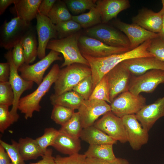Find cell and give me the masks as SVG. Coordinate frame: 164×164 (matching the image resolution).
I'll list each match as a JSON object with an SVG mask.
<instances>
[{"label": "cell", "instance_id": "obj_34", "mask_svg": "<svg viewBox=\"0 0 164 164\" xmlns=\"http://www.w3.org/2000/svg\"><path fill=\"white\" fill-rule=\"evenodd\" d=\"M69 11L78 14L90 10L96 6V0H64Z\"/></svg>", "mask_w": 164, "mask_h": 164}, {"label": "cell", "instance_id": "obj_14", "mask_svg": "<svg viewBox=\"0 0 164 164\" xmlns=\"http://www.w3.org/2000/svg\"><path fill=\"white\" fill-rule=\"evenodd\" d=\"M114 26L127 37L131 50L135 49L149 40L160 37L159 33L149 31L134 23L128 24L118 19L113 21Z\"/></svg>", "mask_w": 164, "mask_h": 164}, {"label": "cell", "instance_id": "obj_8", "mask_svg": "<svg viewBox=\"0 0 164 164\" xmlns=\"http://www.w3.org/2000/svg\"><path fill=\"white\" fill-rule=\"evenodd\" d=\"M4 57L10 66V74L9 81L14 92V101L10 112L15 122L17 121L19 118L17 111L20 97L25 91L32 88L34 82L25 80L19 75L18 70L12 60L11 50H8L5 54Z\"/></svg>", "mask_w": 164, "mask_h": 164}, {"label": "cell", "instance_id": "obj_6", "mask_svg": "<svg viewBox=\"0 0 164 164\" xmlns=\"http://www.w3.org/2000/svg\"><path fill=\"white\" fill-rule=\"evenodd\" d=\"M86 33L88 36L109 46L132 50L129 40L124 33L105 24H98L89 28L86 30Z\"/></svg>", "mask_w": 164, "mask_h": 164}, {"label": "cell", "instance_id": "obj_23", "mask_svg": "<svg viewBox=\"0 0 164 164\" xmlns=\"http://www.w3.org/2000/svg\"><path fill=\"white\" fill-rule=\"evenodd\" d=\"M52 146L60 153L69 155L78 153L81 148L79 138L60 132Z\"/></svg>", "mask_w": 164, "mask_h": 164}, {"label": "cell", "instance_id": "obj_47", "mask_svg": "<svg viewBox=\"0 0 164 164\" xmlns=\"http://www.w3.org/2000/svg\"><path fill=\"white\" fill-rule=\"evenodd\" d=\"M53 150L51 149H47L42 159L36 162H30V164H56L55 157L52 156Z\"/></svg>", "mask_w": 164, "mask_h": 164}, {"label": "cell", "instance_id": "obj_1", "mask_svg": "<svg viewBox=\"0 0 164 164\" xmlns=\"http://www.w3.org/2000/svg\"><path fill=\"white\" fill-rule=\"evenodd\" d=\"M151 40L144 42L137 48L121 53L96 58L83 54L88 62L91 71L93 91L103 77L120 63L128 59L154 56L147 50Z\"/></svg>", "mask_w": 164, "mask_h": 164}, {"label": "cell", "instance_id": "obj_10", "mask_svg": "<svg viewBox=\"0 0 164 164\" xmlns=\"http://www.w3.org/2000/svg\"><path fill=\"white\" fill-rule=\"evenodd\" d=\"M164 83V71L153 69L138 76L132 75L129 91L135 95L142 92H153L160 84Z\"/></svg>", "mask_w": 164, "mask_h": 164}, {"label": "cell", "instance_id": "obj_13", "mask_svg": "<svg viewBox=\"0 0 164 164\" xmlns=\"http://www.w3.org/2000/svg\"><path fill=\"white\" fill-rule=\"evenodd\" d=\"M93 125L121 143L128 142L125 128L121 118L111 111L103 115Z\"/></svg>", "mask_w": 164, "mask_h": 164}, {"label": "cell", "instance_id": "obj_35", "mask_svg": "<svg viewBox=\"0 0 164 164\" xmlns=\"http://www.w3.org/2000/svg\"><path fill=\"white\" fill-rule=\"evenodd\" d=\"M55 26L59 39L77 33L82 28L78 23L72 19L58 23Z\"/></svg>", "mask_w": 164, "mask_h": 164}, {"label": "cell", "instance_id": "obj_41", "mask_svg": "<svg viewBox=\"0 0 164 164\" xmlns=\"http://www.w3.org/2000/svg\"><path fill=\"white\" fill-rule=\"evenodd\" d=\"M86 159L84 154L77 153L67 157L57 155L55 160L56 164H87Z\"/></svg>", "mask_w": 164, "mask_h": 164}, {"label": "cell", "instance_id": "obj_26", "mask_svg": "<svg viewBox=\"0 0 164 164\" xmlns=\"http://www.w3.org/2000/svg\"><path fill=\"white\" fill-rule=\"evenodd\" d=\"M84 100L82 96L73 90L58 95L52 94L50 97V100L53 106L61 105L74 110H78Z\"/></svg>", "mask_w": 164, "mask_h": 164}, {"label": "cell", "instance_id": "obj_32", "mask_svg": "<svg viewBox=\"0 0 164 164\" xmlns=\"http://www.w3.org/2000/svg\"><path fill=\"white\" fill-rule=\"evenodd\" d=\"M74 110L59 105H53L51 119L56 124L63 126L71 119Z\"/></svg>", "mask_w": 164, "mask_h": 164}, {"label": "cell", "instance_id": "obj_50", "mask_svg": "<svg viewBox=\"0 0 164 164\" xmlns=\"http://www.w3.org/2000/svg\"><path fill=\"white\" fill-rule=\"evenodd\" d=\"M160 37L164 39V14L162 15V22L159 33Z\"/></svg>", "mask_w": 164, "mask_h": 164}, {"label": "cell", "instance_id": "obj_11", "mask_svg": "<svg viewBox=\"0 0 164 164\" xmlns=\"http://www.w3.org/2000/svg\"><path fill=\"white\" fill-rule=\"evenodd\" d=\"M78 46L82 54L100 58L121 53L130 50L129 49L113 47L88 36H80Z\"/></svg>", "mask_w": 164, "mask_h": 164}, {"label": "cell", "instance_id": "obj_21", "mask_svg": "<svg viewBox=\"0 0 164 164\" xmlns=\"http://www.w3.org/2000/svg\"><path fill=\"white\" fill-rule=\"evenodd\" d=\"M162 15L146 8L140 10L132 19V23L136 24L152 32L159 33L162 26Z\"/></svg>", "mask_w": 164, "mask_h": 164}, {"label": "cell", "instance_id": "obj_33", "mask_svg": "<svg viewBox=\"0 0 164 164\" xmlns=\"http://www.w3.org/2000/svg\"><path fill=\"white\" fill-rule=\"evenodd\" d=\"M88 99L102 100L111 104L109 87L106 75L94 88Z\"/></svg>", "mask_w": 164, "mask_h": 164}, {"label": "cell", "instance_id": "obj_28", "mask_svg": "<svg viewBox=\"0 0 164 164\" xmlns=\"http://www.w3.org/2000/svg\"><path fill=\"white\" fill-rule=\"evenodd\" d=\"M113 144L90 145L84 154L87 158L112 161L116 158L113 151Z\"/></svg>", "mask_w": 164, "mask_h": 164}, {"label": "cell", "instance_id": "obj_9", "mask_svg": "<svg viewBox=\"0 0 164 164\" xmlns=\"http://www.w3.org/2000/svg\"><path fill=\"white\" fill-rule=\"evenodd\" d=\"M60 53L51 50L44 58L32 65L24 63L18 69L20 76L25 80L36 83L38 86L44 78V73L47 69L55 61L62 60Z\"/></svg>", "mask_w": 164, "mask_h": 164}, {"label": "cell", "instance_id": "obj_15", "mask_svg": "<svg viewBox=\"0 0 164 164\" xmlns=\"http://www.w3.org/2000/svg\"><path fill=\"white\" fill-rule=\"evenodd\" d=\"M126 132L128 142L134 150H138L148 142V132L138 120L135 114L121 118Z\"/></svg>", "mask_w": 164, "mask_h": 164}, {"label": "cell", "instance_id": "obj_24", "mask_svg": "<svg viewBox=\"0 0 164 164\" xmlns=\"http://www.w3.org/2000/svg\"><path fill=\"white\" fill-rule=\"evenodd\" d=\"M80 138L90 145H113L117 141L94 125L84 128Z\"/></svg>", "mask_w": 164, "mask_h": 164}, {"label": "cell", "instance_id": "obj_43", "mask_svg": "<svg viewBox=\"0 0 164 164\" xmlns=\"http://www.w3.org/2000/svg\"><path fill=\"white\" fill-rule=\"evenodd\" d=\"M12 51V60L18 70L21 66L25 63L23 50L21 42L13 47Z\"/></svg>", "mask_w": 164, "mask_h": 164}, {"label": "cell", "instance_id": "obj_48", "mask_svg": "<svg viewBox=\"0 0 164 164\" xmlns=\"http://www.w3.org/2000/svg\"><path fill=\"white\" fill-rule=\"evenodd\" d=\"M0 164H12L11 160L3 147L0 145Z\"/></svg>", "mask_w": 164, "mask_h": 164}, {"label": "cell", "instance_id": "obj_45", "mask_svg": "<svg viewBox=\"0 0 164 164\" xmlns=\"http://www.w3.org/2000/svg\"><path fill=\"white\" fill-rule=\"evenodd\" d=\"M56 0H42L39 6L38 13L47 16Z\"/></svg>", "mask_w": 164, "mask_h": 164}, {"label": "cell", "instance_id": "obj_17", "mask_svg": "<svg viewBox=\"0 0 164 164\" xmlns=\"http://www.w3.org/2000/svg\"><path fill=\"white\" fill-rule=\"evenodd\" d=\"M36 19V30L38 36L37 56L41 60L46 56V50L49 42L52 39L58 38L55 25L46 16L39 13Z\"/></svg>", "mask_w": 164, "mask_h": 164}, {"label": "cell", "instance_id": "obj_19", "mask_svg": "<svg viewBox=\"0 0 164 164\" xmlns=\"http://www.w3.org/2000/svg\"><path fill=\"white\" fill-rule=\"evenodd\" d=\"M132 75L138 76L153 69L164 71V62L154 56L131 59L122 62Z\"/></svg>", "mask_w": 164, "mask_h": 164}, {"label": "cell", "instance_id": "obj_22", "mask_svg": "<svg viewBox=\"0 0 164 164\" xmlns=\"http://www.w3.org/2000/svg\"><path fill=\"white\" fill-rule=\"evenodd\" d=\"M42 0H17L10 12L24 20L28 22L36 18L38 9Z\"/></svg>", "mask_w": 164, "mask_h": 164}, {"label": "cell", "instance_id": "obj_7", "mask_svg": "<svg viewBox=\"0 0 164 164\" xmlns=\"http://www.w3.org/2000/svg\"><path fill=\"white\" fill-rule=\"evenodd\" d=\"M110 104L111 111L121 118L136 114L146 105V99L140 94L135 95L128 91L119 94Z\"/></svg>", "mask_w": 164, "mask_h": 164}, {"label": "cell", "instance_id": "obj_51", "mask_svg": "<svg viewBox=\"0 0 164 164\" xmlns=\"http://www.w3.org/2000/svg\"><path fill=\"white\" fill-rule=\"evenodd\" d=\"M158 12L162 15L163 14H164V8H162V9L159 12Z\"/></svg>", "mask_w": 164, "mask_h": 164}, {"label": "cell", "instance_id": "obj_5", "mask_svg": "<svg viewBox=\"0 0 164 164\" xmlns=\"http://www.w3.org/2000/svg\"><path fill=\"white\" fill-rule=\"evenodd\" d=\"M32 25L18 16L7 22L5 20L0 28V46L8 50L20 43Z\"/></svg>", "mask_w": 164, "mask_h": 164}, {"label": "cell", "instance_id": "obj_49", "mask_svg": "<svg viewBox=\"0 0 164 164\" xmlns=\"http://www.w3.org/2000/svg\"><path fill=\"white\" fill-rule=\"evenodd\" d=\"M17 0H0V15H2L7 8L12 4H14Z\"/></svg>", "mask_w": 164, "mask_h": 164}, {"label": "cell", "instance_id": "obj_44", "mask_svg": "<svg viewBox=\"0 0 164 164\" xmlns=\"http://www.w3.org/2000/svg\"><path fill=\"white\" fill-rule=\"evenodd\" d=\"M86 162L87 164H129L128 161L127 159L120 158H117L112 161L87 158Z\"/></svg>", "mask_w": 164, "mask_h": 164}, {"label": "cell", "instance_id": "obj_37", "mask_svg": "<svg viewBox=\"0 0 164 164\" xmlns=\"http://www.w3.org/2000/svg\"><path fill=\"white\" fill-rule=\"evenodd\" d=\"M12 144H10L0 140V145L5 149L9 156L12 164H26L19 151L18 143L15 140L11 141Z\"/></svg>", "mask_w": 164, "mask_h": 164}, {"label": "cell", "instance_id": "obj_36", "mask_svg": "<svg viewBox=\"0 0 164 164\" xmlns=\"http://www.w3.org/2000/svg\"><path fill=\"white\" fill-rule=\"evenodd\" d=\"M59 133V130L53 128H46L44 129L43 135L36 139L44 153L48 146H52Z\"/></svg>", "mask_w": 164, "mask_h": 164}, {"label": "cell", "instance_id": "obj_18", "mask_svg": "<svg viewBox=\"0 0 164 164\" xmlns=\"http://www.w3.org/2000/svg\"><path fill=\"white\" fill-rule=\"evenodd\" d=\"M135 115L142 127L149 132L157 120L164 117V96L146 105Z\"/></svg>", "mask_w": 164, "mask_h": 164}, {"label": "cell", "instance_id": "obj_42", "mask_svg": "<svg viewBox=\"0 0 164 164\" xmlns=\"http://www.w3.org/2000/svg\"><path fill=\"white\" fill-rule=\"evenodd\" d=\"M9 106L0 105V132L3 133L15 121L12 116Z\"/></svg>", "mask_w": 164, "mask_h": 164}, {"label": "cell", "instance_id": "obj_40", "mask_svg": "<svg viewBox=\"0 0 164 164\" xmlns=\"http://www.w3.org/2000/svg\"><path fill=\"white\" fill-rule=\"evenodd\" d=\"M147 50L158 60L164 62V39L160 37L151 40Z\"/></svg>", "mask_w": 164, "mask_h": 164}, {"label": "cell", "instance_id": "obj_38", "mask_svg": "<svg viewBox=\"0 0 164 164\" xmlns=\"http://www.w3.org/2000/svg\"><path fill=\"white\" fill-rule=\"evenodd\" d=\"M93 81L91 74L84 78L72 90L76 92L84 100L88 99L93 91Z\"/></svg>", "mask_w": 164, "mask_h": 164}, {"label": "cell", "instance_id": "obj_3", "mask_svg": "<svg viewBox=\"0 0 164 164\" xmlns=\"http://www.w3.org/2000/svg\"><path fill=\"white\" fill-rule=\"evenodd\" d=\"M80 36L76 33L64 38L50 40L49 42L46 49L61 53L63 56L64 62L61 67L75 63L89 66L88 62L79 49L78 40Z\"/></svg>", "mask_w": 164, "mask_h": 164}, {"label": "cell", "instance_id": "obj_16", "mask_svg": "<svg viewBox=\"0 0 164 164\" xmlns=\"http://www.w3.org/2000/svg\"><path fill=\"white\" fill-rule=\"evenodd\" d=\"M78 112L83 128L93 125L101 116L111 111L110 105L106 102L97 100H84Z\"/></svg>", "mask_w": 164, "mask_h": 164}, {"label": "cell", "instance_id": "obj_20", "mask_svg": "<svg viewBox=\"0 0 164 164\" xmlns=\"http://www.w3.org/2000/svg\"><path fill=\"white\" fill-rule=\"evenodd\" d=\"M96 8L100 14L101 22L106 24L121 11L130 6L128 0H98L96 2Z\"/></svg>", "mask_w": 164, "mask_h": 164}, {"label": "cell", "instance_id": "obj_31", "mask_svg": "<svg viewBox=\"0 0 164 164\" xmlns=\"http://www.w3.org/2000/svg\"><path fill=\"white\" fill-rule=\"evenodd\" d=\"M78 112H75L70 120L61 126L59 131L72 137L79 138L83 129Z\"/></svg>", "mask_w": 164, "mask_h": 164}, {"label": "cell", "instance_id": "obj_39", "mask_svg": "<svg viewBox=\"0 0 164 164\" xmlns=\"http://www.w3.org/2000/svg\"><path fill=\"white\" fill-rule=\"evenodd\" d=\"M14 94L9 81L0 82V105H12Z\"/></svg>", "mask_w": 164, "mask_h": 164}, {"label": "cell", "instance_id": "obj_52", "mask_svg": "<svg viewBox=\"0 0 164 164\" xmlns=\"http://www.w3.org/2000/svg\"><path fill=\"white\" fill-rule=\"evenodd\" d=\"M162 3V8H164V0H162L161 1Z\"/></svg>", "mask_w": 164, "mask_h": 164}, {"label": "cell", "instance_id": "obj_2", "mask_svg": "<svg viewBox=\"0 0 164 164\" xmlns=\"http://www.w3.org/2000/svg\"><path fill=\"white\" fill-rule=\"evenodd\" d=\"M60 70L59 65L54 64L37 88L32 93L21 98L18 109L24 114L26 119L31 118L34 111H40V102L56 81Z\"/></svg>", "mask_w": 164, "mask_h": 164}, {"label": "cell", "instance_id": "obj_29", "mask_svg": "<svg viewBox=\"0 0 164 164\" xmlns=\"http://www.w3.org/2000/svg\"><path fill=\"white\" fill-rule=\"evenodd\" d=\"M72 16L64 2L56 0L47 16L56 25L72 19Z\"/></svg>", "mask_w": 164, "mask_h": 164}, {"label": "cell", "instance_id": "obj_27", "mask_svg": "<svg viewBox=\"0 0 164 164\" xmlns=\"http://www.w3.org/2000/svg\"><path fill=\"white\" fill-rule=\"evenodd\" d=\"M18 143L20 154L24 161L36 159L45 153L36 140L32 138H20Z\"/></svg>", "mask_w": 164, "mask_h": 164}, {"label": "cell", "instance_id": "obj_4", "mask_svg": "<svg viewBox=\"0 0 164 164\" xmlns=\"http://www.w3.org/2000/svg\"><path fill=\"white\" fill-rule=\"evenodd\" d=\"M91 74L89 66L75 63L60 69L54 89L56 95L71 91L81 80Z\"/></svg>", "mask_w": 164, "mask_h": 164}, {"label": "cell", "instance_id": "obj_46", "mask_svg": "<svg viewBox=\"0 0 164 164\" xmlns=\"http://www.w3.org/2000/svg\"><path fill=\"white\" fill-rule=\"evenodd\" d=\"M10 74V68L8 62L0 63V82L9 81Z\"/></svg>", "mask_w": 164, "mask_h": 164}, {"label": "cell", "instance_id": "obj_25", "mask_svg": "<svg viewBox=\"0 0 164 164\" xmlns=\"http://www.w3.org/2000/svg\"><path fill=\"white\" fill-rule=\"evenodd\" d=\"M25 58V63H33L37 56L38 42L36 32L32 26L26 32L21 41Z\"/></svg>", "mask_w": 164, "mask_h": 164}, {"label": "cell", "instance_id": "obj_12", "mask_svg": "<svg viewBox=\"0 0 164 164\" xmlns=\"http://www.w3.org/2000/svg\"><path fill=\"white\" fill-rule=\"evenodd\" d=\"M109 89L111 102L120 94L129 90L132 74L122 62L106 74Z\"/></svg>", "mask_w": 164, "mask_h": 164}, {"label": "cell", "instance_id": "obj_30", "mask_svg": "<svg viewBox=\"0 0 164 164\" xmlns=\"http://www.w3.org/2000/svg\"><path fill=\"white\" fill-rule=\"evenodd\" d=\"M72 19L78 23L82 28L94 26L101 22V15L95 7L87 13L72 16Z\"/></svg>", "mask_w": 164, "mask_h": 164}]
</instances>
